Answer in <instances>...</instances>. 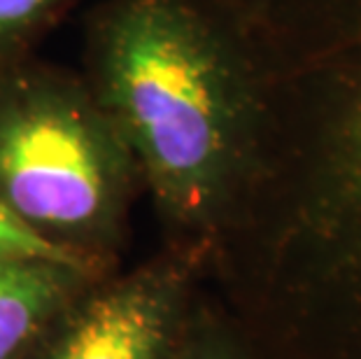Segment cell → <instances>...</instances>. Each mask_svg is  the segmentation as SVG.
<instances>
[{"mask_svg":"<svg viewBox=\"0 0 361 359\" xmlns=\"http://www.w3.org/2000/svg\"><path fill=\"white\" fill-rule=\"evenodd\" d=\"M80 73L130 145L175 245L214 252L255 164L264 73L226 0H98Z\"/></svg>","mask_w":361,"mask_h":359,"instance_id":"cell-1","label":"cell"},{"mask_svg":"<svg viewBox=\"0 0 361 359\" xmlns=\"http://www.w3.org/2000/svg\"><path fill=\"white\" fill-rule=\"evenodd\" d=\"M247 17L264 112L219 250L361 273V0H271Z\"/></svg>","mask_w":361,"mask_h":359,"instance_id":"cell-2","label":"cell"},{"mask_svg":"<svg viewBox=\"0 0 361 359\" xmlns=\"http://www.w3.org/2000/svg\"><path fill=\"white\" fill-rule=\"evenodd\" d=\"M140 194L130 145L80 68L35 54L0 78V198L30 226L112 271Z\"/></svg>","mask_w":361,"mask_h":359,"instance_id":"cell-3","label":"cell"},{"mask_svg":"<svg viewBox=\"0 0 361 359\" xmlns=\"http://www.w3.org/2000/svg\"><path fill=\"white\" fill-rule=\"evenodd\" d=\"M205 257L171 243L133 271L89 282L26 359H168L187 327L191 282Z\"/></svg>","mask_w":361,"mask_h":359,"instance_id":"cell-4","label":"cell"},{"mask_svg":"<svg viewBox=\"0 0 361 359\" xmlns=\"http://www.w3.org/2000/svg\"><path fill=\"white\" fill-rule=\"evenodd\" d=\"M98 278L56 264H0V359H26L51 320Z\"/></svg>","mask_w":361,"mask_h":359,"instance_id":"cell-5","label":"cell"},{"mask_svg":"<svg viewBox=\"0 0 361 359\" xmlns=\"http://www.w3.org/2000/svg\"><path fill=\"white\" fill-rule=\"evenodd\" d=\"M78 0H0V78L37 54L47 33Z\"/></svg>","mask_w":361,"mask_h":359,"instance_id":"cell-6","label":"cell"},{"mask_svg":"<svg viewBox=\"0 0 361 359\" xmlns=\"http://www.w3.org/2000/svg\"><path fill=\"white\" fill-rule=\"evenodd\" d=\"M0 264H56L96 273V276L112 273L101 264L49 241L19 212H14L3 198H0Z\"/></svg>","mask_w":361,"mask_h":359,"instance_id":"cell-7","label":"cell"},{"mask_svg":"<svg viewBox=\"0 0 361 359\" xmlns=\"http://www.w3.org/2000/svg\"><path fill=\"white\" fill-rule=\"evenodd\" d=\"M168 359H245L238 350L217 334L184 327L178 346Z\"/></svg>","mask_w":361,"mask_h":359,"instance_id":"cell-8","label":"cell"},{"mask_svg":"<svg viewBox=\"0 0 361 359\" xmlns=\"http://www.w3.org/2000/svg\"><path fill=\"white\" fill-rule=\"evenodd\" d=\"M226 3L233 5L235 10H240L243 14H252V12L261 10L264 5H268L271 0H226Z\"/></svg>","mask_w":361,"mask_h":359,"instance_id":"cell-9","label":"cell"}]
</instances>
